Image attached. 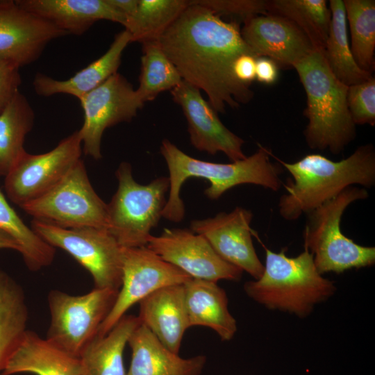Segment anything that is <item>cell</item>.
Wrapping results in <instances>:
<instances>
[{"instance_id":"6da1fadb","label":"cell","mask_w":375,"mask_h":375,"mask_svg":"<svg viewBox=\"0 0 375 375\" xmlns=\"http://www.w3.org/2000/svg\"><path fill=\"white\" fill-rule=\"evenodd\" d=\"M240 24L189 1L158 40L182 79L204 91L217 112L247 103L254 94L233 73L236 58L244 53L255 55L243 40Z\"/></svg>"},{"instance_id":"7a4b0ae2","label":"cell","mask_w":375,"mask_h":375,"mask_svg":"<svg viewBox=\"0 0 375 375\" xmlns=\"http://www.w3.org/2000/svg\"><path fill=\"white\" fill-rule=\"evenodd\" d=\"M273 158L291 175L283 184L287 193L278 201L279 213L288 221L308 214L350 186L365 188L375 184V149L372 143L358 147L340 161L320 154H308L294 162Z\"/></svg>"},{"instance_id":"3957f363","label":"cell","mask_w":375,"mask_h":375,"mask_svg":"<svg viewBox=\"0 0 375 375\" xmlns=\"http://www.w3.org/2000/svg\"><path fill=\"white\" fill-rule=\"evenodd\" d=\"M256 152L231 163H217L192 158L167 139L162 140L160 151L169 169V192L162 217L180 222L185 215V207L180 190L190 177L206 178L210 185L204 191L212 200L218 199L229 189L241 184H254L277 191L283 184L280 178L282 166L271 160L272 151L258 144Z\"/></svg>"},{"instance_id":"277c9868","label":"cell","mask_w":375,"mask_h":375,"mask_svg":"<svg viewBox=\"0 0 375 375\" xmlns=\"http://www.w3.org/2000/svg\"><path fill=\"white\" fill-rule=\"evenodd\" d=\"M293 68L307 97L303 111L308 119L303 131L307 145L340 154L356 137L347 105L349 86L333 74L322 49H315Z\"/></svg>"},{"instance_id":"5b68a950","label":"cell","mask_w":375,"mask_h":375,"mask_svg":"<svg viewBox=\"0 0 375 375\" xmlns=\"http://www.w3.org/2000/svg\"><path fill=\"white\" fill-rule=\"evenodd\" d=\"M263 247V272L258 279L247 281L244 285L250 298L267 308L301 317L309 315L317 303L333 294V282L318 272L308 249L296 257H288L285 249L276 253Z\"/></svg>"},{"instance_id":"8992f818","label":"cell","mask_w":375,"mask_h":375,"mask_svg":"<svg viewBox=\"0 0 375 375\" xmlns=\"http://www.w3.org/2000/svg\"><path fill=\"white\" fill-rule=\"evenodd\" d=\"M368 197L365 188L350 186L307 214L304 247L312 255L315 267L322 275L374 264L375 248L356 244L340 229L341 217L347 206Z\"/></svg>"},{"instance_id":"52a82bcc","label":"cell","mask_w":375,"mask_h":375,"mask_svg":"<svg viewBox=\"0 0 375 375\" xmlns=\"http://www.w3.org/2000/svg\"><path fill=\"white\" fill-rule=\"evenodd\" d=\"M118 188L108 208V231L125 248L147 246L151 231L161 217L169 189L168 177L147 185L133 178L130 163L122 162L115 172Z\"/></svg>"},{"instance_id":"ba28073f","label":"cell","mask_w":375,"mask_h":375,"mask_svg":"<svg viewBox=\"0 0 375 375\" xmlns=\"http://www.w3.org/2000/svg\"><path fill=\"white\" fill-rule=\"evenodd\" d=\"M20 208L33 219L65 228H108V208L81 159L51 190Z\"/></svg>"},{"instance_id":"9c48e42d","label":"cell","mask_w":375,"mask_h":375,"mask_svg":"<svg viewBox=\"0 0 375 375\" xmlns=\"http://www.w3.org/2000/svg\"><path fill=\"white\" fill-rule=\"evenodd\" d=\"M119 290L94 288L78 296L58 290L48 294L51 321L46 339L79 358L98 335Z\"/></svg>"},{"instance_id":"30bf717a","label":"cell","mask_w":375,"mask_h":375,"mask_svg":"<svg viewBox=\"0 0 375 375\" xmlns=\"http://www.w3.org/2000/svg\"><path fill=\"white\" fill-rule=\"evenodd\" d=\"M31 228L47 243L70 254L91 274L95 288L119 290L123 247L107 228H65L33 219Z\"/></svg>"},{"instance_id":"8fae6325","label":"cell","mask_w":375,"mask_h":375,"mask_svg":"<svg viewBox=\"0 0 375 375\" xmlns=\"http://www.w3.org/2000/svg\"><path fill=\"white\" fill-rule=\"evenodd\" d=\"M82 151L81 138L76 131L48 152H26L5 176L8 198L20 207L44 195L81 159Z\"/></svg>"},{"instance_id":"7c38bea8","label":"cell","mask_w":375,"mask_h":375,"mask_svg":"<svg viewBox=\"0 0 375 375\" xmlns=\"http://www.w3.org/2000/svg\"><path fill=\"white\" fill-rule=\"evenodd\" d=\"M191 278L147 246L123 247L122 285L98 335H106L131 307L153 292L169 285L185 284Z\"/></svg>"},{"instance_id":"4fadbf2b","label":"cell","mask_w":375,"mask_h":375,"mask_svg":"<svg viewBox=\"0 0 375 375\" xmlns=\"http://www.w3.org/2000/svg\"><path fill=\"white\" fill-rule=\"evenodd\" d=\"M78 100L84 113L78 130L83 151L95 160L102 158L101 143L105 130L130 122L144 105L131 83L118 72Z\"/></svg>"},{"instance_id":"5bb4252c","label":"cell","mask_w":375,"mask_h":375,"mask_svg":"<svg viewBox=\"0 0 375 375\" xmlns=\"http://www.w3.org/2000/svg\"><path fill=\"white\" fill-rule=\"evenodd\" d=\"M147 247L192 278L239 281L242 271L226 262L202 235L185 228H165L151 235Z\"/></svg>"},{"instance_id":"9a60e30c","label":"cell","mask_w":375,"mask_h":375,"mask_svg":"<svg viewBox=\"0 0 375 375\" xmlns=\"http://www.w3.org/2000/svg\"><path fill=\"white\" fill-rule=\"evenodd\" d=\"M251 210L236 207L230 212H219L213 217L194 219L190 230L202 235L226 262L246 272L255 279L263 272L252 241Z\"/></svg>"},{"instance_id":"2e32d148","label":"cell","mask_w":375,"mask_h":375,"mask_svg":"<svg viewBox=\"0 0 375 375\" xmlns=\"http://www.w3.org/2000/svg\"><path fill=\"white\" fill-rule=\"evenodd\" d=\"M67 34L23 9L15 0H0V61L19 67L37 60L47 44Z\"/></svg>"},{"instance_id":"e0dca14e","label":"cell","mask_w":375,"mask_h":375,"mask_svg":"<svg viewBox=\"0 0 375 375\" xmlns=\"http://www.w3.org/2000/svg\"><path fill=\"white\" fill-rule=\"evenodd\" d=\"M170 92L183 112L195 149L211 155L221 151L233 162L247 157L242 149L244 141L222 124L199 89L183 80Z\"/></svg>"},{"instance_id":"ac0fdd59","label":"cell","mask_w":375,"mask_h":375,"mask_svg":"<svg viewBox=\"0 0 375 375\" xmlns=\"http://www.w3.org/2000/svg\"><path fill=\"white\" fill-rule=\"evenodd\" d=\"M241 35L258 57H267L279 66L293 67L314 49L306 34L280 15H256L243 22Z\"/></svg>"},{"instance_id":"d6986e66","label":"cell","mask_w":375,"mask_h":375,"mask_svg":"<svg viewBox=\"0 0 375 375\" xmlns=\"http://www.w3.org/2000/svg\"><path fill=\"white\" fill-rule=\"evenodd\" d=\"M23 9L51 22L67 35H81L97 21L125 26V16L108 0H15Z\"/></svg>"},{"instance_id":"ffe728a7","label":"cell","mask_w":375,"mask_h":375,"mask_svg":"<svg viewBox=\"0 0 375 375\" xmlns=\"http://www.w3.org/2000/svg\"><path fill=\"white\" fill-rule=\"evenodd\" d=\"M138 318L170 351L178 353L190 328L184 284L163 287L139 302Z\"/></svg>"},{"instance_id":"44dd1931","label":"cell","mask_w":375,"mask_h":375,"mask_svg":"<svg viewBox=\"0 0 375 375\" xmlns=\"http://www.w3.org/2000/svg\"><path fill=\"white\" fill-rule=\"evenodd\" d=\"M131 360L126 375H200L206 357L183 358L162 344L144 324L131 335Z\"/></svg>"},{"instance_id":"7402d4cb","label":"cell","mask_w":375,"mask_h":375,"mask_svg":"<svg viewBox=\"0 0 375 375\" xmlns=\"http://www.w3.org/2000/svg\"><path fill=\"white\" fill-rule=\"evenodd\" d=\"M130 42L131 35L124 29L115 36L110 47L101 57L66 80H57L38 73L33 81L35 93L44 97L67 94L79 99L117 72L123 51Z\"/></svg>"},{"instance_id":"603a6c76","label":"cell","mask_w":375,"mask_h":375,"mask_svg":"<svg viewBox=\"0 0 375 375\" xmlns=\"http://www.w3.org/2000/svg\"><path fill=\"white\" fill-rule=\"evenodd\" d=\"M1 372V375H80L81 362L79 358L26 330Z\"/></svg>"},{"instance_id":"cb8c5ba5","label":"cell","mask_w":375,"mask_h":375,"mask_svg":"<svg viewBox=\"0 0 375 375\" xmlns=\"http://www.w3.org/2000/svg\"><path fill=\"white\" fill-rule=\"evenodd\" d=\"M184 288L190 327H208L223 341L233 339L237 323L229 312L224 290L216 282L192 278L184 284Z\"/></svg>"},{"instance_id":"d4e9b609","label":"cell","mask_w":375,"mask_h":375,"mask_svg":"<svg viewBox=\"0 0 375 375\" xmlns=\"http://www.w3.org/2000/svg\"><path fill=\"white\" fill-rule=\"evenodd\" d=\"M140 324L138 316L125 315L106 335H97L79 356L80 375H126L124 350Z\"/></svg>"},{"instance_id":"484cf974","label":"cell","mask_w":375,"mask_h":375,"mask_svg":"<svg viewBox=\"0 0 375 375\" xmlns=\"http://www.w3.org/2000/svg\"><path fill=\"white\" fill-rule=\"evenodd\" d=\"M35 113L26 97L17 92L0 112V176H6L26 152V137Z\"/></svg>"},{"instance_id":"4316f807","label":"cell","mask_w":375,"mask_h":375,"mask_svg":"<svg viewBox=\"0 0 375 375\" xmlns=\"http://www.w3.org/2000/svg\"><path fill=\"white\" fill-rule=\"evenodd\" d=\"M328 4L331 18L324 49L328 67L335 76L348 86L367 81L372 74L358 65L351 51L343 1L330 0Z\"/></svg>"},{"instance_id":"83f0119b","label":"cell","mask_w":375,"mask_h":375,"mask_svg":"<svg viewBox=\"0 0 375 375\" xmlns=\"http://www.w3.org/2000/svg\"><path fill=\"white\" fill-rule=\"evenodd\" d=\"M28 317L22 288L0 269V372L26 331Z\"/></svg>"},{"instance_id":"f1b7e54d","label":"cell","mask_w":375,"mask_h":375,"mask_svg":"<svg viewBox=\"0 0 375 375\" xmlns=\"http://www.w3.org/2000/svg\"><path fill=\"white\" fill-rule=\"evenodd\" d=\"M326 0L268 1V13L280 15L294 23L308 37L315 49L324 50L328 38L331 12Z\"/></svg>"},{"instance_id":"f546056e","label":"cell","mask_w":375,"mask_h":375,"mask_svg":"<svg viewBox=\"0 0 375 375\" xmlns=\"http://www.w3.org/2000/svg\"><path fill=\"white\" fill-rule=\"evenodd\" d=\"M188 5L189 0H138L135 14L125 26L131 42L158 40Z\"/></svg>"},{"instance_id":"4dcf8cb0","label":"cell","mask_w":375,"mask_h":375,"mask_svg":"<svg viewBox=\"0 0 375 375\" xmlns=\"http://www.w3.org/2000/svg\"><path fill=\"white\" fill-rule=\"evenodd\" d=\"M0 229L17 242L21 248L20 253L29 270L37 272L53 262L55 248L47 243L23 222L1 190Z\"/></svg>"},{"instance_id":"1f68e13d","label":"cell","mask_w":375,"mask_h":375,"mask_svg":"<svg viewBox=\"0 0 375 375\" xmlns=\"http://www.w3.org/2000/svg\"><path fill=\"white\" fill-rule=\"evenodd\" d=\"M351 34V51L358 65L374 69L375 1L343 0Z\"/></svg>"},{"instance_id":"d6a6232c","label":"cell","mask_w":375,"mask_h":375,"mask_svg":"<svg viewBox=\"0 0 375 375\" xmlns=\"http://www.w3.org/2000/svg\"><path fill=\"white\" fill-rule=\"evenodd\" d=\"M142 56L136 89L140 99L145 103L154 100L166 90H172L183 81L174 64L165 54L158 40L142 43Z\"/></svg>"},{"instance_id":"836d02e7","label":"cell","mask_w":375,"mask_h":375,"mask_svg":"<svg viewBox=\"0 0 375 375\" xmlns=\"http://www.w3.org/2000/svg\"><path fill=\"white\" fill-rule=\"evenodd\" d=\"M347 105L355 125H375V78L349 86Z\"/></svg>"},{"instance_id":"e575fe53","label":"cell","mask_w":375,"mask_h":375,"mask_svg":"<svg viewBox=\"0 0 375 375\" xmlns=\"http://www.w3.org/2000/svg\"><path fill=\"white\" fill-rule=\"evenodd\" d=\"M216 15L228 17L240 24L256 15L268 14V1L263 0H194Z\"/></svg>"},{"instance_id":"d590c367","label":"cell","mask_w":375,"mask_h":375,"mask_svg":"<svg viewBox=\"0 0 375 375\" xmlns=\"http://www.w3.org/2000/svg\"><path fill=\"white\" fill-rule=\"evenodd\" d=\"M17 65L0 61V112L19 91L22 77Z\"/></svg>"},{"instance_id":"8d00e7d4","label":"cell","mask_w":375,"mask_h":375,"mask_svg":"<svg viewBox=\"0 0 375 375\" xmlns=\"http://www.w3.org/2000/svg\"><path fill=\"white\" fill-rule=\"evenodd\" d=\"M258 58L253 54L244 53L236 58L233 66V73L238 81L250 86L256 80V62Z\"/></svg>"},{"instance_id":"74e56055","label":"cell","mask_w":375,"mask_h":375,"mask_svg":"<svg viewBox=\"0 0 375 375\" xmlns=\"http://www.w3.org/2000/svg\"><path fill=\"white\" fill-rule=\"evenodd\" d=\"M278 65L267 57H258L256 62V80L267 85H272L277 80Z\"/></svg>"},{"instance_id":"f35d334b","label":"cell","mask_w":375,"mask_h":375,"mask_svg":"<svg viewBox=\"0 0 375 375\" xmlns=\"http://www.w3.org/2000/svg\"><path fill=\"white\" fill-rule=\"evenodd\" d=\"M108 1L113 7L125 16L126 23L137 11L138 0H108Z\"/></svg>"},{"instance_id":"ab89813d","label":"cell","mask_w":375,"mask_h":375,"mask_svg":"<svg viewBox=\"0 0 375 375\" xmlns=\"http://www.w3.org/2000/svg\"><path fill=\"white\" fill-rule=\"evenodd\" d=\"M6 249L20 253L21 248L17 242L8 233L0 229V249Z\"/></svg>"}]
</instances>
